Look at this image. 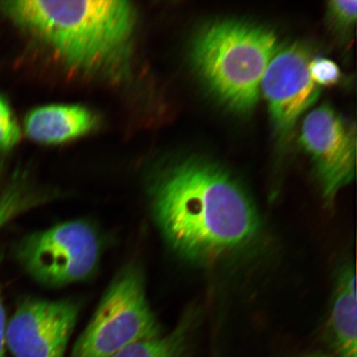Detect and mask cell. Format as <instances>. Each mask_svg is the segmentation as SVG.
I'll return each mask as SVG.
<instances>
[{"mask_svg": "<svg viewBox=\"0 0 357 357\" xmlns=\"http://www.w3.org/2000/svg\"><path fill=\"white\" fill-rule=\"evenodd\" d=\"M1 260V257H0ZM6 315L3 302L1 287H0V357H6Z\"/></svg>", "mask_w": 357, "mask_h": 357, "instance_id": "cell-16", "label": "cell"}, {"mask_svg": "<svg viewBox=\"0 0 357 357\" xmlns=\"http://www.w3.org/2000/svg\"><path fill=\"white\" fill-rule=\"evenodd\" d=\"M327 15L334 29L340 32L350 31L356 22L357 2L356 0H333L328 3Z\"/></svg>", "mask_w": 357, "mask_h": 357, "instance_id": "cell-13", "label": "cell"}, {"mask_svg": "<svg viewBox=\"0 0 357 357\" xmlns=\"http://www.w3.org/2000/svg\"><path fill=\"white\" fill-rule=\"evenodd\" d=\"M192 324V318L185 317L166 336L160 335L132 343L113 357H185Z\"/></svg>", "mask_w": 357, "mask_h": 357, "instance_id": "cell-11", "label": "cell"}, {"mask_svg": "<svg viewBox=\"0 0 357 357\" xmlns=\"http://www.w3.org/2000/svg\"><path fill=\"white\" fill-rule=\"evenodd\" d=\"M303 357H335V356H329L327 354H309V355H307V356H305Z\"/></svg>", "mask_w": 357, "mask_h": 357, "instance_id": "cell-17", "label": "cell"}, {"mask_svg": "<svg viewBox=\"0 0 357 357\" xmlns=\"http://www.w3.org/2000/svg\"><path fill=\"white\" fill-rule=\"evenodd\" d=\"M278 48L270 29L243 20H217L195 35L190 60L217 100L247 113L257 105L263 75Z\"/></svg>", "mask_w": 357, "mask_h": 357, "instance_id": "cell-3", "label": "cell"}, {"mask_svg": "<svg viewBox=\"0 0 357 357\" xmlns=\"http://www.w3.org/2000/svg\"><path fill=\"white\" fill-rule=\"evenodd\" d=\"M153 215L182 257L211 261L245 247L260 227L249 194L211 160L188 158L163 172L151 191Z\"/></svg>", "mask_w": 357, "mask_h": 357, "instance_id": "cell-1", "label": "cell"}, {"mask_svg": "<svg viewBox=\"0 0 357 357\" xmlns=\"http://www.w3.org/2000/svg\"><path fill=\"white\" fill-rule=\"evenodd\" d=\"M300 142L310 155L326 202L331 204L356 175V128L328 105L303 120Z\"/></svg>", "mask_w": 357, "mask_h": 357, "instance_id": "cell-6", "label": "cell"}, {"mask_svg": "<svg viewBox=\"0 0 357 357\" xmlns=\"http://www.w3.org/2000/svg\"><path fill=\"white\" fill-rule=\"evenodd\" d=\"M312 58L305 45L294 43L278 48L261 83L272 122L281 136L292 130L297 120L319 99L320 87L312 82Z\"/></svg>", "mask_w": 357, "mask_h": 357, "instance_id": "cell-8", "label": "cell"}, {"mask_svg": "<svg viewBox=\"0 0 357 357\" xmlns=\"http://www.w3.org/2000/svg\"><path fill=\"white\" fill-rule=\"evenodd\" d=\"M71 298H29L6 325V347L15 357H63L79 314Z\"/></svg>", "mask_w": 357, "mask_h": 357, "instance_id": "cell-7", "label": "cell"}, {"mask_svg": "<svg viewBox=\"0 0 357 357\" xmlns=\"http://www.w3.org/2000/svg\"><path fill=\"white\" fill-rule=\"evenodd\" d=\"M20 139V130L10 105L0 96V154L11 151Z\"/></svg>", "mask_w": 357, "mask_h": 357, "instance_id": "cell-14", "label": "cell"}, {"mask_svg": "<svg viewBox=\"0 0 357 357\" xmlns=\"http://www.w3.org/2000/svg\"><path fill=\"white\" fill-rule=\"evenodd\" d=\"M102 245L91 223H60L31 234L17 245V258L29 275L47 287H66L92 278L99 267Z\"/></svg>", "mask_w": 357, "mask_h": 357, "instance_id": "cell-5", "label": "cell"}, {"mask_svg": "<svg viewBox=\"0 0 357 357\" xmlns=\"http://www.w3.org/2000/svg\"><path fill=\"white\" fill-rule=\"evenodd\" d=\"M309 69L312 82L319 87L335 86L342 78L339 66L327 58H312Z\"/></svg>", "mask_w": 357, "mask_h": 357, "instance_id": "cell-15", "label": "cell"}, {"mask_svg": "<svg viewBox=\"0 0 357 357\" xmlns=\"http://www.w3.org/2000/svg\"><path fill=\"white\" fill-rule=\"evenodd\" d=\"M356 275L354 264L339 272L327 324L335 357H357Z\"/></svg>", "mask_w": 357, "mask_h": 357, "instance_id": "cell-10", "label": "cell"}, {"mask_svg": "<svg viewBox=\"0 0 357 357\" xmlns=\"http://www.w3.org/2000/svg\"><path fill=\"white\" fill-rule=\"evenodd\" d=\"M0 12L68 66L111 79L130 68L136 15L127 1L0 2Z\"/></svg>", "mask_w": 357, "mask_h": 357, "instance_id": "cell-2", "label": "cell"}, {"mask_svg": "<svg viewBox=\"0 0 357 357\" xmlns=\"http://www.w3.org/2000/svg\"><path fill=\"white\" fill-rule=\"evenodd\" d=\"M96 115L79 105H50L31 111L24 120L26 135L42 144H60L96 127Z\"/></svg>", "mask_w": 357, "mask_h": 357, "instance_id": "cell-9", "label": "cell"}, {"mask_svg": "<svg viewBox=\"0 0 357 357\" xmlns=\"http://www.w3.org/2000/svg\"><path fill=\"white\" fill-rule=\"evenodd\" d=\"M162 335L147 300L144 271L125 266L107 289L71 357H113L132 343Z\"/></svg>", "mask_w": 357, "mask_h": 357, "instance_id": "cell-4", "label": "cell"}, {"mask_svg": "<svg viewBox=\"0 0 357 357\" xmlns=\"http://www.w3.org/2000/svg\"><path fill=\"white\" fill-rule=\"evenodd\" d=\"M46 199L29 185L26 178L16 174L0 192V230L13 218L38 206Z\"/></svg>", "mask_w": 357, "mask_h": 357, "instance_id": "cell-12", "label": "cell"}]
</instances>
